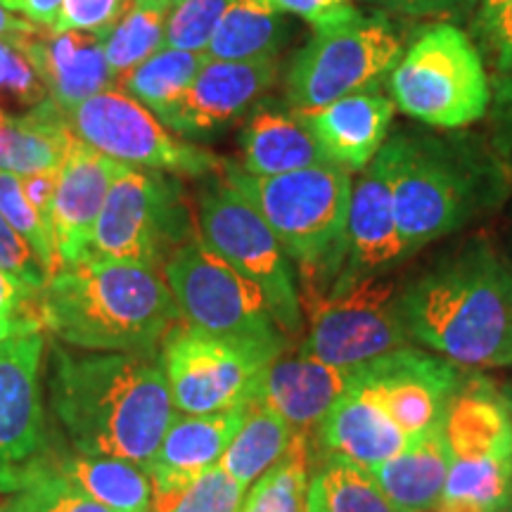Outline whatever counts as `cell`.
I'll return each mask as SVG.
<instances>
[{
	"label": "cell",
	"mask_w": 512,
	"mask_h": 512,
	"mask_svg": "<svg viewBox=\"0 0 512 512\" xmlns=\"http://www.w3.org/2000/svg\"><path fill=\"white\" fill-rule=\"evenodd\" d=\"M50 406L79 453L143 467L176 418L159 356L62 344L50 354Z\"/></svg>",
	"instance_id": "1"
},
{
	"label": "cell",
	"mask_w": 512,
	"mask_h": 512,
	"mask_svg": "<svg viewBox=\"0 0 512 512\" xmlns=\"http://www.w3.org/2000/svg\"><path fill=\"white\" fill-rule=\"evenodd\" d=\"M38 309L43 330L83 351L155 354L183 320L164 271L93 254L50 275Z\"/></svg>",
	"instance_id": "2"
},
{
	"label": "cell",
	"mask_w": 512,
	"mask_h": 512,
	"mask_svg": "<svg viewBox=\"0 0 512 512\" xmlns=\"http://www.w3.org/2000/svg\"><path fill=\"white\" fill-rule=\"evenodd\" d=\"M408 339L458 366H498L512 339V271L467 247L399 294Z\"/></svg>",
	"instance_id": "3"
},
{
	"label": "cell",
	"mask_w": 512,
	"mask_h": 512,
	"mask_svg": "<svg viewBox=\"0 0 512 512\" xmlns=\"http://www.w3.org/2000/svg\"><path fill=\"white\" fill-rule=\"evenodd\" d=\"M223 176L259 209L304 280L302 309L330 294L347 261L351 171L337 164L280 176H249L228 164Z\"/></svg>",
	"instance_id": "4"
},
{
	"label": "cell",
	"mask_w": 512,
	"mask_h": 512,
	"mask_svg": "<svg viewBox=\"0 0 512 512\" xmlns=\"http://www.w3.org/2000/svg\"><path fill=\"white\" fill-rule=\"evenodd\" d=\"M451 467L437 512H498L512 498V403L501 384L467 373L448 401Z\"/></svg>",
	"instance_id": "5"
},
{
	"label": "cell",
	"mask_w": 512,
	"mask_h": 512,
	"mask_svg": "<svg viewBox=\"0 0 512 512\" xmlns=\"http://www.w3.org/2000/svg\"><path fill=\"white\" fill-rule=\"evenodd\" d=\"M164 278L185 325L271 363L285 354V332L268 311L264 294L197 240L166 259Z\"/></svg>",
	"instance_id": "6"
},
{
	"label": "cell",
	"mask_w": 512,
	"mask_h": 512,
	"mask_svg": "<svg viewBox=\"0 0 512 512\" xmlns=\"http://www.w3.org/2000/svg\"><path fill=\"white\" fill-rule=\"evenodd\" d=\"M197 240L264 294L268 311L285 335H302L304 313L292 266L259 209L226 176L197 195Z\"/></svg>",
	"instance_id": "7"
},
{
	"label": "cell",
	"mask_w": 512,
	"mask_h": 512,
	"mask_svg": "<svg viewBox=\"0 0 512 512\" xmlns=\"http://www.w3.org/2000/svg\"><path fill=\"white\" fill-rule=\"evenodd\" d=\"M389 88L403 114L439 128L472 124L491 100L482 57L451 24L420 31L389 74Z\"/></svg>",
	"instance_id": "8"
},
{
	"label": "cell",
	"mask_w": 512,
	"mask_h": 512,
	"mask_svg": "<svg viewBox=\"0 0 512 512\" xmlns=\"http://www.w3.org/2000/svg\"><path fill=\"white\" fill-rule=\"evenodd\" d=\"M195 235L181 183L164 171L126 166L107 192L91 254L162 271L166 259Z\"/></svg>",
	"instance_id": "9"
},
{
	"label": "cell",
	"mask_w": 512,
	"mask_h": 512,
	"mask_svg": "<svg viewBox=\"0 0 512 512\" xmlns=\"http://www.w3.org/2000/svg\"><path fill=\"white\" fill-rule=\"evenodd\" d=\"M316 34L287 69L285 93L294 114L320 110L339 98L366 93L392 74L403 48L384 19L358 15Z\"/></svg>",
	"instance_id": "10"
},
{
	"label": "cell",
	"mask_w": 512,
	"mask_h": 512,
	"mask_svg": "<svg viewBox=\"0 0 512 512\" xmlns=\"http://www.w3.org/2000/svg\"><path fill=\"white\" fill-rule=\"evenodd\" d=\"M76 140L114 162L190 178L226 169L214 152L185 143L119 88H107L67 112Z\"/></svg>",
	"instance_id": "11"
},
{
	"label": "cell",
	"mask_w": 512,
	"mask_h": 512,
	"mask_svg": "<svg viewBox=\"0 0 512 512\" xmlns=\"http://www.w3.org/2000/svg\"><path fill=\"white\" fill-rule=\"evenodd\" d=\"M306 311L309 332L299 351L330 366H361L411 342L403 328L396 287L377 280V275L325 294Z\"/></svg>",
	"instance_id": "12"
},
{
	"label": "cell",
	"mask_w": 512,
	"mask_h": 512,
	"mask_svg": "<svg viewBox=\"0 0 512 512\" xmlns=\"http://www.w3.org/2000/svg\"><path fill=\"white\" fill-rule=\"evenodd\" d=\"M171 401L178 413L211 415L245 406L268 363L249 351L176 325L159 351Z\"/></svg>",
	"instance_id": "13"
},
{
	"label": "cell",
	"mask_w": 512,
	"mask_h": 512,
	"mask_svg": "<svg viewBox=\"0 0 512 512\" xmlns=\"http://www.w3.org/2000/svg\"><path fill=\"white\" fill-rule=\"evenodd\" d=\"M43 330L0 339V494H12L50 458L41 401Z\"/></svg>",
	"instance_id": "14"
},
{
	"label": "cell",
	"mask_w": 512,
	"mask_h": 512,
	"mask_svg": "<svg viewBox=\"0 0 512 512\" xmlns=\"http://www.w3.org/2000/svg\"><path fill=\"white\" fill-rule=\"evenodd\" d=\"M465 377V366L408 344L356 366L354 384L411 441L444 420L448 401Z\"/></svg>",
	"instance_id": "15"
},
{
	"label": "cell",
	"mask_w": 512,
	"mask_h": 512,
	"mask_svg": "<svg viewBox=\"0 0 512 512\" xmlns=\"http://www.w3.org/2000/svg\"><path fill=\"white\" fill-rule=\"evenodd\" d=\"M394 216L408 254L463 226L472 211L467 178L437 150L394 138Z\"/></svg>",
	"instance_id": "16"
},
{
	"label": "cell",
	"mask_w": 512,
	"mask_h": 512,
	"mask_svg": "<svg viewBox=\"0 0 512 512\" xmlns=\"http://www.w3.org/2000/svg\"><path fill=\"white\" fill-rule=\"evenodd\" d=\"M394 147L382 145L363 176L351 185L347 216V261L330 292L377 275L408 254L394 216Z\"/></svg>",
	"instance_id": "17"
},
{
	"label": "cell",
	"mask_w": 512,
	"mask_h": 512,
	"mask_svg": "<svg viewBox=\"0 0 512 512\" xmlns=\"http://www.w3.org/2000/svg\"><path fill=\"white\" fill-rule=\"evenodd\" d=\"M278 76V57L247 62L207 60L185 91L166 128L176 136L207 138L219 128L245 117Z\"/></svg>",
	"instance_id": "18"
},
{
	"label": "cell",
	"mask_w": 512,
	"mask_h": 512,
	"mask_svg": "<svg viewBox=\"0 0 512 512\" xmlns=\"http://www.w3.org/2000/svg\"><path fill=\"white\" fill-rule=\"evenodd\" d=\"M15 48L34 67L36 76L46 86L48 98L55 100L64 112L117 86L102 36L93 31L36 27L34 34L22 38Z\"/></svg>",
	"instance_id": "19"
},
{
	"label": "cell",
	"mask_w": 512,
	"mask_h": 512,
	"mask_svg": "<svg viewBox=\"0 0 512 512\" xmlns=\"http://www.w3.org/2000/svg\"><path fill=\"white\" fill-rule=\"evenodd\" d=\"M126 166L74 140L53 200V238L60 268L91 254L93 233L107 192Z\"/></svg>",
	"instance_id": "20"
},
{
	"label": "cell",
	"mask_w": 512,
	"mask_h": 512,
	"mask_svg": "<svg viewBox=\"0 0 512 512\" xmlns=\"http://www.w3.org/2000/svg\"><path fill=\"white\" fill-rule=\"evenodd\" d=\"M354 373L356 366H330L304 351L280 354L261 370L252 399L283 415L294 432L313 434L354 382Z\"/></svg>",
	"instance_id": "21"
},
{
	"label": "cell",
	"mask_w": 512,
	"mask_h": 512,
	"mask_svg": "<svg viewBox=\"0 0 512 512\" xmlns=\"http://www.w3.org/2000/svg\"><path fill=\"white\" fill-rule=\"evenodd\" d=\"M245 406L211 415H176L159 444L155 458L145 465L152 491L178 489L219 465L235 432L245 420Z\"/></svg>",
	"instance_id": "22"
},
{
	"label": "cell",
	"mask_w": 512,
	"mask_h": 512,
	"mask_svg": "<svg viewBox=\"0 0 512 512\" xmlns=\"http://www.w3.org/2000/svg\"><path fill=\"white\" fill-rule=\"evenodd\" d=\"M394 110L392 98L366 91L297 117L311 128L332 162L349 171H361L382 150Z\"/></svg>",
	"instance_id": "23"
},
{
	"label": "cell",
	"mask_w": 512,
	"mask_h": 512,
	"mask_svg": "<svg viewBox=\"0 0 512 512\" xmlns=\"http://www.w3.org/2000/svg\"><path fill=\"white\" fill-rule=\"evenodd\" d=\"M313 434L318 456H339L366 467L368 472L399 456L408 446L406 434L354 382Z\"/></svg>",
	"instance_id": "24"
},
{
	"label": "cell",
	"mask_w": 512,
	"mask_h": 512,
	"mask_svg": "<svg viewBox=\"0 0 512 512\" xmlns=\"http://www.w3.org/2000/svg\"><path fill=\"white\" fill-rule=\"evenodd\" d=\"M242 166L249 176H280L311 166L335 164L297 114L261 110L240 133ZM339 166V164H337Z\"/></svg>",
	"instance_id": "25"
},
{
	"label": "cell",
	"mask_w": 512,
	"mask_h": 512,
	"mask_svg": "<svg viewBox=\"0 0 512 512\" xmlns=\"http://www.w3.org/2000/svg\"><path fill=\"white\" fill-rule=\"evenodd\" d=\"M451 453L441 422L408 441L399 456L373 470L384 494L403 512H434L444 496Z\"/></svg>",
	"instance_id": "26"
},
{
	"label": "cell",
	"mask_w": 512,
	"mask_h": 512,
	"mask_svg": "<svg viewBox=\"0 0 512 512\" xmlns=\"http://www.w3.org/2000/svg\"><path fill=\"white\" fill-rule=\"evenodd\" d=\"M74 140L67 112L50 98L19 117H0V171L27 176L60 169Z\"/></svg>",
	"instance_id": "27"
},
{
	"label": "cell",
	"mask_w": 512,
	"mask_h": 512,
	"mask_svg": "<svg viewBox=\"0 0 512 512\" xmlns=\"http://www.w3.org/2000/svg\"><path fill=\"white\" fill-rule=\"evenodd\" d=\"M53 470L112 512H150L152 477L143 465L86 453H50Z\"/></svg>",
	"instance_id": "28"
},
{
	"label": "cell",
	"mask_w": 512,
	"mask_h": 512,
	"mask_svg": "<svg viewBox=\"0 0 512 512\" xmlns=\"http://www.w3.org/2000/svg\"><path fill=\"white\" fill-rule=\"evenodd\" d=\"M306 512H403L373 472L339 456H318L306 486Z\"/></svg>",
	"instance_id": "29"
},
{
	"label": "cell",
	"mask_w": 512,
	"mask_h": 512,
	"mask_svg": "<svg viewBox=\"0 0 512 512\" xmlns=\"http://www.w3.org/2000/svg\"><path fill=\"white\" fill-rule=\"evenodd\" d=\"M292 439L294 430L290 422L275 413L271 406L252 399L247 403L245 420L228 444L219 465L230 477L249 486L261 475H266L290 451Z\"/></svg>",
	"instance_id": "30"
},
{
	"label": "cell",
	"mask_w": 512,
	"mask_h": 512,
	"mask_svg": "<svg viewBox=\"0 0 512 512\" xmlns=\"http://www.w3.org/2000/svg\"><path fill=\"white\" fill-rule=\"evenodd\" d=\"M207 60L209 57L204 53L159 48L155 55L147 57L131 72L121 74L114 88H119L128 98L138 100L162 124H166L169 114L176 110V105Z\"/></svg>",
	"instance_id": "31"
},
{
	"label": "cell",
	"mask_w": 512,
	"mask_h": 512,
	"mask_svg": "<svg viewBox=\"0 0 512 512\" xmlns=\"http://www.w3.org/2000/svg\"><path fill=\"white\" fill-rule=\"evenodd\" d=\"M278 15L266 0H230L204 55L221 62L278 57L285 38V24Z\"/></svg>",
	"instance_id": "32"
},
{
	"label": "cell",
	"mask_w": 512,
	"mask_h": 512,
	"mask_svg": "<svg viewBox=\"0 0 512 512\" xmlns=\"http://www.w3.org/2000/svg\"><path fill=\"white\" fill-rule=\"evenodd\" d=\"M171 10L169 0H126L117 19L100 34L117 79L164 48V29Z\"/></svg>",
	"instance_id": "33"
},
{
	"label": "cell",
	"mask_w": 512,
	"mask_h": 512,
	"mask_svg": "<svg viewBox=\"0 0 512 512\" xmlns=\"http://www.w3.org/2000/svg\"><path fill=\"white\" fill-rule=\"evenodd\" d=\"M311 434L294 432L290 451L256 479L240 512H306V486L316 465Z\"/></svg>",
	"instance_id": "34"
},
{
	"label": "cell",
	"mask_w": 512,
	"mask_h": 512,
	"mask_svg": "<svg viewBox=\"0 0 512 512\" xmlns=\"http://www.w3.org/2000/svg\"><path fill=\"white\" fill-rule=\"evenodd\" d=\"M245 498L247 486L214 465L178 489L155 491L150 512H240Z\"/></svg>",
	"instance_id": "35"
},
{
	"label": "cell",
	"mask_w": 512,
	"mask_h": 512,
	"mask_svg": "<svg viewBox=\"0 0 512 512\" xmlns=\"http://www.w3.org/2000/svg\"><path fill=\"white\" fill-rule=\"evenodd\" d=\"M8 505L12 512H112L53 470L50 458L12 491Z\"/></svg>",
	"instance_id": "36"
},
{
	"label": "cell",
	"mask_w": 512,
	"mask_h": 512,
	"mask_svg": "<svg viewBox=\"0 0 512 512\" xmlns=\"http://www.w3.org/2000/svg\"><path fill=\"white\" fill-rule=\"evenodd\" d=\"M0 216L29 242V247L34 249L43 268H46L48 278L60 271V256H57L53 238L24 197L19 176L8 174V171H0Z\"/></svg>",
	"instance_id": "37"
},
{
	"label": "cell",
	"mask_w": 512,
	"mask_h": 512,
	"mask_svg": "<svg viewBox=\"0 0 512 512\" xmlns=\"http://www.w3.org/2000/svg\"><path fill=\"white\" fill-rule=\"evenodd\" d=\"M230 0H183L171 10L164 29V48L207 53Z\"/></svg>",
	"instance_id": "38"
},
{
	"label": "cell",
	"mask_w": 512,
	"mask_h": 512,
	"mask_svg": "<svg viewBox=\"0 0 512 512\" xmlns=\"http://www.w3.org/2000/svg\"><path fill=\"white\" fill-rule=\"evenodd\" d=\"M48 100V91L27 57L0 41V117H19Z\"/></svg>",
	"instance_id": "39"
},
{
	"label": "cell",
	"mask_w": 512,
	"mask_h": 512,
	"mask_svg": "<svg viewBox=\"0 0 512 512\" xmlns=\"http://www.w3.org/2000/svg\"><path fill=\"white\" fill-rule=\"evenodd\" d=\"M0 271L12 275L29 292H41L48 283V273L41 259L3 216H0Z\"/></svg>",
	"instance_id": "40"
},
{
	"label": "cell",
	"mask_w": 512,
	"mask_h": 512,
	"mask_svg": "<svg viewBox=\"0 0 512 512\" xmlns=\"http://www.w3.org/2000/svg\"><path fill=\"white\" fill-rule=\"evenodd\" d=\"M38 294L0 271V339L24 330H43Z\"/></svg>",
	"instance_id": "41"
},
{
	"label": "cell",
	"mask_w": 512,
	"mask_h": 512,
	"mask_svg": "<svg viewBox=\"0 0 512 512\" xmlns=\"http://www.w3.org/2000/svg\"><path fill=\"white\" fill-rule=\"evenodd\" d=\"M126 0H62V12L55 31H93L105 34L107 27L117 19Z\"/></svg>",
	"instance_id": "42"
},
{
	"label": "cell",
	"mask_w": 512,
	"mask_h": 512,
	"mask_svg": "<svg viewBox=\"0 0 512 512\" xmlns=\"http://www.w3.org/2000/svg\"><path fill=\"white\" fill-rule=\"evenodd\" d=\"M275 12L306 19L313 29L335 27V24L356 19L361 12L351 0H266Z\"/></svg>",
	"instance_id": "43"
},
{
	"label": "cell",
	"mask_w": 512,
	"mask_h": 512,
	"mask_svg": "<svg viewBox=\"0 0 512 512\" xmlns=\"http://www.w3.org/2000/svg\"><path fill=\"white\" fill-rule=\"evenodd\" d=\"M60 171L62 166L60 169H48V171H38V174L19 176L24 197H27L31 209L38 214V219H41L43 228L50 233V238H53V200L57 192V183H60Z\"/></svg>",
	"instance_id": "44"
},
{
	"label": "cell",
	"mask_w": 512,
	"mask_h": 512,
	"mask_svg": "<svg viewBox=\"0 0 512 512\" xmlns=\"http://www.w3.org/2000/svg\"><path fill=\"white\" fill-rule=\"evenodd\" d=\"M482 22L491 41H494L498 64L508 76H512V0L498 5H484Z\"/></svg>",
	"instance_id": "45"
},
{
	"label": "cell",
	"mask_w": 512,
	"mask_h": 512,
	"mask_svg": "<svg viewBox=\"0 0 512 512\" xmlns=\"http://www.w3.org/2000/svg\"><path fill=\"white\" fill-rule=\"evenodd\" d=\"M5 10L19 12L27 22L36 24V27H50L53 29L60 19L62 0H0Z\"/></svg>",
	"instance_id": "46"
},
{
	"label": "cell",
	"mask_w": 512,
	"mask_h": 512,
	"mask_svg": "<svg viewBox=\"0 0 512 512\" xmlns=\"http://www.w3.org/2000/svg\"><path fill=\"white\" fill-rule=\"evenodd\" d=\"M387 3L406 15H444L460 10L467 0H387Z\"/></svg>",
	"instance_id": "47"
},
{
	"label": "cell",
	"mask_w": 512,
	"mask_h": 512,
	"mask_svg": "<svg viewBox=\"0 0 512 512\" xmlns=\"http://www.w3.org/2000/svg\"><path fill=\"white\" fill-rule=\"evenodd\" d=\"M34 31L36 24L27 22V19H17L10 10H5L3 5H0V41L10 43V46L15 48L22 38L34 34Z\"/></svg>",
	"instance_id": "48"
},
{
	"label": "cell",
	"mask_w": 512,
	"mask_h": 512,
	"mask_svg": "<svg viewBox=\"0 0 512 512\" xmlns=\"http://www.w3.org/2000/svg\"><path fill=\"white\" fill-rule=\"evenodd\" d=\"M501 98L505 102V107H508L510 117H512V76H508V81L501 86Z\"/></svg>",
	"instance_id": "49"
},
{
	"label": "cell",
	"mask_w": 512,
	"mask_h": 512,
	"mask_svg": "<svg viewBox=\"0 0 512 512\" xmlns=\"http://www.w3.org/2000/svg\"><path fill=\"white\" fill-rule=\"evenodd\" d=\"M498 366H512V339H510L508 349H505V354H503L501 363H498Z\"/></svg>",
	"instance_id": "50"
},
{
	"label": "cell",
	"mask_w": 512,
	"mask_h": 512,
	"mask_svg": "<svg viewBox=\"0 0 512 512\" xmlns=\"http://www.w3.org/2000/svg\"><path fill=\"white\" fill-rule=\"evenodd\" d=\"M503 387V392H505V396H508L510 399V403H512V382H505V384H501Z\"/></svg>",
	"instance_id": "51"
},
{
	"label": "cell",
	"mask_w": 512,
	"mask_h": 512,
	"mask_svg": "<svg viewBox=\"0 0 512 512\" xmlns=\"http://www.w3.org/2000/svg\"><path fill=\"white\" fill-rule=\"evenodd\" d=\"M498 512H512V498H510V501H508V503H505V505H503V508H501V510H498Z\"/></svg>",
	"instance_id": "52"
},
{
	"label": "cell",
	"mask_w": 512,
	"mask_h": 512,
	"mask_svg": "<svg viewBox=\"0 0 512 512\" xmlns=\"http://www.w3.org/2000/svg\"><path fill=\"white\" fill-rule=\"evenodd\" d=\"M0 512H12V510H10V505H8V501L0 503Z\"/></svg>",
	"instance_id": "53"
},
{
	"label": "cell",
	"mask_w": 512,
	"mask_h": 512,
	"mask_svg": "<svg viewBox=\"0 0 512 512\" xmlns=\"http://www.w3.org/2000/svg\"><path fill=\"white\" fill-rule=\"evenodd\" d=\"M498 3H503V0H484V5H498Z\"/></svg>",
	"instance_id": "54"
},
{
	"label": "cell",
	"mask_w": 512,
	"mask_h": 512,
	"mask_svg": "<svg viewBox=\"0 0 512 512\" xmlns=\"http://www.w3.org/2000/svg\"><path fill=\"white\" fill-rule=\"evenodd\" d=\"M181 3H183V0H169L171 8H176V5H181Z\"/></svg>",
	"instance_id": "55"
}]
</instances>
